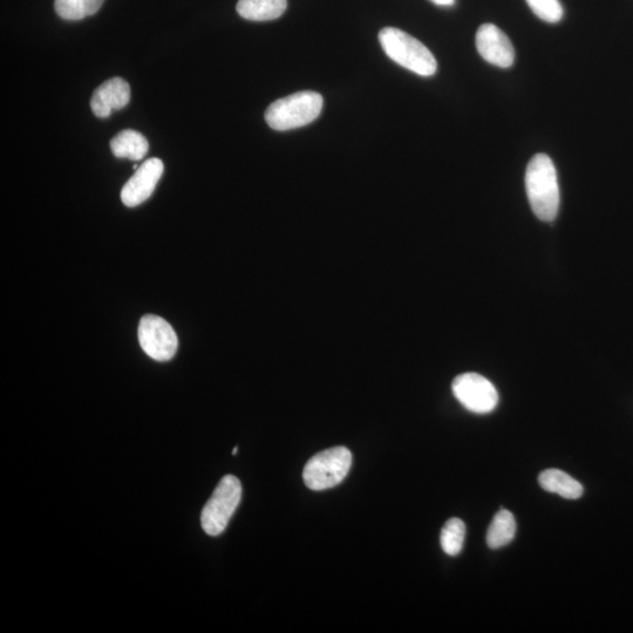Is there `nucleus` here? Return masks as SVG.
I'll use <instances>...</instances> for the list:
<instances>
[{
    "mask_svg": "<svg viewBox=\"0 0 633 633\" xmlns=\"http://www.w3.org/2000/svg\"><path fill=\"white\" fill-rule=\"evenodd\" d=\"M526 189L530 207L537 219L553 222L560 209V186L554 162L546 154H536L526 172Z\"/></svg>",
    "mask_w": 633,
    "mask_h": 633,
    "instance_id": "nucleus-1",
    "label": "nucleus"
},
{
    "mask_svg": "<svg viewBox=\"0 0 633 633\" xmlns=\"http://www.w3.org/2000/svg\"><path fill=\"white\" fill-rule=\"evenodd\" d=\"M379 42L387 57L418 76L432 77L438 70L432 52L404 31L386 27L379 33Z\"/></svg>",
    "mask_w": 633,
    "mask_h": 633,
    "instance_id": "nucleus-2",
    "label": "nucleus"
},
{
    "mask_svg": "<svg viewBox=\"0 0 633 633\" xmlns=\"http://www.w3.org/2000/svg\"><path fill=\"white\" fill-rule=\"evenodd\" d=\"M323 105L321 94L298 92L271 104L265 112V121L275 131H290L315 121L321 115Z\"/></svg>",
    "mask_w": 633,
    "mask_h": 633,
    "instance_id": "nucleus-3",
    "label": "nucleus"
},
{
    "mask_svg": "<svg viewBox=\"0 0 633 633\" xmlns=\"http://www.w3.org/2000/svg\"><path fill=\"white\" fill-rule=\"evenodd\" d=\"M241 499V481L234 475L224 476L202 510L201 524L204 532L209 536L221 535L228 527Z\"/></svg>",
    "mask_w": 633,
    "mask_h": 633,
    "instance_id": "nucleus-4",
    "label": "nucleus"
},
{
    "mask_svg": "<svg viewBox=\"0 0 633 633\" xmlns=\"http://www.w3.org/2000/svg\"><path fill=\"white\" fill-rule=\"evenodd\" d=\"M352 466V454L346 447H333L312 456L305 465L303 479L311 490H325L342 483Z\"/></svg>",
    "mask_w": 633,
    "mask_h": 633,
    "instance_id": "nucleus-5",
    "label": "nucleus"
},
{
    "mask_svg": "<svg viewBox=\"0 0 633 633\" xmlns=\"http://www.w3.org/2000/svg\"><path fill=\"white\" fill-rule=\"evenodd\" d=\"M454 397L459 403L476 414L493 412L499 404V393L490 381L479 373H464L452 384Z\"/></svg>",
    "mask_w": 633,
    "mask_h": 633,
    "instance_id": "nucleus-6",
    "label": "nucleus"
},
{
    "mask_svg": "<svg viewBox=\"0 0 633 633\" xmlns=\"http://www.w3.org/2000/svg\"><path fill=\"white\" fill-rule=\"evenodd\" d=\"M138 335L142 350L158 362H168L178 351V336L172 325L159 316L142 317Z\"/></svg>",
    "mask_w": 633,
    "mask_h": 633,
    "instance_id": "nucleus-7",
    "label": "nucleus"
},
{
    "mask_svg": "<svg viewBox=\"0 0 633 633\" xmlns=\"http://www.w3.org/2000/svg\"><path fill=\"white\" fill-rule=\"evenodd\" d=\"M165 165L160 159H149L142 163L135 174L121 190V201L126 207L134 208L152 196L161 179Z\"/></svg>",
    "mask_w": 633,
    "mask_h": 633,
    "instance_id": "nucleus-8",
    "label": "nucleus"
},
{
    "mask_svg": "<svg viewBox=\"0 0 633 633\" xmlns=\"http://www.w3.org/2000/svg\"><path fill=\"white\" fill-rule=\"evenodd\" d=\"M476 49L487 63L501 68L512 67L515 51L512 42L498 26L483 24L476 32Z\"/></svg>",
    "mask_w": 633,
    "mask_h": 633,
    "instance_id": "nucleus-9",
    "label": "nucleus"
},
{
    "mask_svg": "<svg viewBox=\"0 0 633 633\" xmlns=\"http://www.w3.org/2000/svg\"><path fill=\"white\" fill-rule=\"evenodd\" d=\"M131 100V87L122 78H112L99 86L92 95L91 108L95 117L105 119L125 108Z\"/></svg>",
    "mask_w": 633,
    "mask_h": 633,
    "instance_id": "nucleus-10",
    "label": "nucleus"
},
{
    "mask_svg": "<svg viewBox=\"0 0 633 633\" xmlns=\"http://www.w3.org/2000/svg\"><path fill=\"white\" fill-rule=\"evenodd\" d=\"M287 8V0H238L236 6L238 15L251 22H270L281 17Z\"/></svg>",
    "mask_w": 633,
    "mask_h": 633,
    "instance_id": "nucleus-11",
    "label": "nucleus"
},
{
    "mask_svg": "<svg viewBox=\"0 0 633 633\" xmlns=\"http://www.w3.org/2000/svg\"><path fill=\"white\" fill-rule=\"evenodd\" d=\"M539 483L547 492L560 495L567 500L580 499L584 493V488L580 482L556 468L543 471L539 476Z\"/></svg>",
    "mask_w": 633,
    "mask_h": 633,
    "instance_id": "nucleus-12",
    "label": "nucleus"
},
{
    "mask_svg": "<svg viewBox=\"0 0 633 633\" xmlns=\"http://www.w3.org/2000/svg\"><path fill=\"white\" fill-rule=\"evenodd\" d=\"M148 148L145 136L133 129L120 132L111 141V151L119 159L142 160L148 153Z\"/></svg>",
    "mask_w": 633,
    "mask_h": 633,
    "instance_id": "nucleus-13",
    "label": "nucleus"
},
{
    "mask_svg": "<svg viewBox=\"0 0 633 633\" xmlns=\"http://www.w3.org/2000/svg\"><path fill=\"white\" fill-rule=\"evenodd\" d=\"M516 534V521L512 513L507 509H501L494 516L487 532V544L490 549H500L514 540Z\"/></svg>",
    "mask_w": 633,
    "mask_h": 633,
    "instance_id": "nucleus-14",
    "label": "nucleus"
},
{
    "mask_svg": "<svg viewBox=\"0 0 633 633\" xmlns=\"http://www.w3.org/2000/svg\"><path fill=\"white\" fill-rule=\"evenodd\" d=\"M105 0H56L54 10L65 20H81L95 15Z\"/></svg>",
    "mask_w": 633,
    "mask_h": 633,
    "instance_id": "nucleus-15",
    "label": "nucleus"
},
{
    "mask_svg": "<svg viewBox=\"0 0 633 633\" xmlns=\"http://www.w3.org/2000/svg\"><path fill=\"white\" fill-rule=\"evenodd\" d=\"M466 526L460 519L448 520L441 530L440 543L442 550L449 556H456L464 548Z\"/></svg>",
    "mask_w": 633,
    "mask_h": 633,
    "instance_id": "nucleus-16",
    "label": "nucleus"
},
{
    "mask_svg": "<svg viewBox=\"0 0 633 633\" xmlns=\"http://www.w3.org/2000/svg\"><path fill=\"white\" fill-rule=\"evenodd\" d=\"M529 8L547 23H558L563 18L560 0H527Z\"/></svg>",
    "mask_w": 633,
    "mask_h": 633,
    "instance_id": "nucleus-17",
    "label": "nucleus"
},
{
    "mask_svg": "<svg viewBox=\"0 0 633 633\" xmlns=\"http://www.w3.org/2000/svg\"><path fill=\"white\" fill-rule=\"evenodd\" d=\"M431 2L439 6H452L455 0H431Z\"/></svg>",
    "mask_w": 633,
    "mask_h": 633,
    "instance_id": "nucleus-18",
    "label": "nucleus"
},
{
    "mask_svg": "<svg viewBox=\"0 0 633 633\" xmlns=\"http://www.w3.org/2000/svg\"><path fill=\"white\" fill-rule=\"evenodd\" d=\"M237 452H238V448H237V447H235V448H234V451H233V455H236V454H237Z\"/></svg>",
    "mask_w": 633,
    "mask_h": 633,
    "instance_id": "nucleus-19",
    "label": "nucleus"
}]
</instances>
